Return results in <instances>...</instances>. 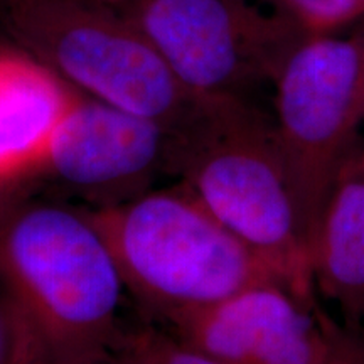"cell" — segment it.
I'll return each instance as SVG.
<instances>
[{
  "mask_svg": "<svg viewBox=\"0 0 364 364\" xmlns=\"http://www.w3.org/2000/svg\"><path fill=\"white\" fill-rule=\"evenodd\" d=\"M0 289L17 364H91L129 346V294L88 209L54 196L0 204Z\"/></svg>",
  "mask_w": 364,
  "mask_h": 364,
  "instance_id": "1",
  "label": "cell"
},
{
  "mask_svg": "<svg viewBox=\"0 0 364 364\" xmlns=\"http://www.w3.org/2000/svg\"><path fill=\"white\" fill-rule=\"evenodd\" d=\"M304 302H316L311 250L273 120L247 97H211L182 130L176 177Z\"/></svg>",
  "mask_w": 364,
  "mask_h": 364,
  "instance_id": "2",
  "label": "cell"
},
{
  "mask_svg": "<svg viewBox=\"0 0 364 364\" xmlns=\"http://www.w3.org/2000/svg\"><path fill=\"white\" fill-rule=\"evenodd\" d=\"M90 215L110 245L130 297L167 326L250 287L284 285L179 182Z\"/></svg>",
  "mask_w": 364,
  "mask_h": 364,
  "instance_id": "3",
  "label": "cell"
},
{
  "mask_svg": "<svg viewBox=\"0 0 364 364\" xmlns=\"http://www.w3.org/2000/svg\"><path fill=\"white\" fill-rule=\"evenodd\" d=\"M24 51L68 85L122 110L186 130L209 97L191 93L139 26L105 0H2Z\"/></svg>",
  "mask_w": 364,
  "mask_h": 364,
  "instance_id": "4",
  "label": "cell"
},
{
  "mask_svg": "<svg viewBox=\"0 0 364 364\" xmlns=\"http://www.w3.org/2000/svg\"><path fill=\"white\" fill-rule=\"evenodd\" d=\"M363 39L309 36L277 73V142L309 250L331 191L356 152Z\"/></svg>",
  "mask_w": 364,
  "mask_h": 364,
  "instance_id": "5",
  "label": "cell"
},
{
  "mask_svg": "<svg viewBox=\"0 0 364 364\" xmlns=\"http://www.w3.org/2000/svg\"><path fill=\"white\" fill-rule=\"evenodd\" d=\"M176 78L198 97H245L275 80L309 36L250 0H127L118 4Z\"/></svg>",
  "mask_w": 364,
  "mask_h": 364,
  "instance_id": "6",
  "label": "cell"
},
{
  "mask_svg": "<svg viewBox=\"0 0 364 364\" xmlns=\"http://www.w3.org/2000/svg\"><path fill=\"white\" fill-rule=\"evenodd\" d=\"M181 140V130L80 93L31 181L90 211L120 206L176 177Z\"/></svg>",
  "mask_w": 364,
  "mask_h": 364,
  "instance_id": "7",
  "label": "cell"
},
{
  "mask_svg": "<svg viewBox=\"0 0 364 364\" xmlns=\"http://www.w3.org/2000/svg\"><path fill=\"white\" fill-rule=\"evenodd\" d=\"M171 336L221 364H341L351 329L270 282L177 318Z\"/></svg>",
  "mask_w": 364,
  "mask_h": 364,
  "instance_id": "8",
  "label": "cell"
},
{
  "mask_svg": "<svg viewBox=\"0 0 364 364\" xmlns=\"http://www.w3.org/2000/svg\"><path fill=\"white\" fill-rule=\"evenodd\" d=\"M80 91L24 49H0V191L38 174Z\"/></svg>",
  "mask_w": 364,
  "mask_h": 364,
  "instance_id": "9",
  "label": "cell"
},
{
  "mask_svg": "<svg viewBox=\"0 0 364 364\" xmlns=\"http://www.w3.org/2000/svg\"><path fill=\"white\" fill-rule=\"evenodd\" d=\"M311 265L314 285L338 304L344 327L364 332V172L356 152L318 218Z\"/></svg>",
  "mask_w": 364,
  "mask_h": 364,
  "instance_id": "10",
  "label": "cell"
},
{
  "mask_svg": "<svg viewBox=\"0 0 364 364\" xmlns=\"http://www.w3.org/2000/svg\"><path fill=\"white\" fill-rule=\"evenodd\" d=\"M280 11L307 36H331L364 14V0H279Z\"/></svg>",
  "mask_w": 364,
  "mask_h": 364,
  "instance_id": "11",
  "label": "cell"
},
{
  "mask_svg": "<svg viewBox=\"0 0 364 364\" xmlns=\"http://www.w3.org/2000/svg\"><path fill=\"white\" fill-rule=\"evenodd\" d=\"M144 348L149 364H221L156 331H145Z\"/></svg>",
  "mask_w": 364,
  "mask_h": 364,
  "instance_id": "12",
  "label": "cell"
},
{
  "mask_svg": "<svg viewBox=\"0 0 364 364\" xmlns=\"http://www.w3.org/2000/svg\"><path fill=\"white\" fill-rule=\"evenodd\" d=\"M0 364H17L16 327L2 289H0Z\"/></svg>",
  "mask_w": 364,
  "mask_h": 364,
  "instance_id": "13",
  "label": "cell"
},
{
  "mask_svg": "<svg viewBox=\"0 0 364 364\" xmlns=\"http://www.w3.org/2000/svg\"><path fill=\"white\" fill-rule=\"evenodd\" d=\"M144 334L145 331H140L134 341L129 346H125L124 349L91 364H149L144 348Z\"/></svg>",
  "mask_w": 364,
  "mask_h": 364,
  "instance_id": "14",
  "label": "cell"
},
{
  "mask_svg": "<svg viewBox=\"0 0 364 364\" xmlns=\"http://www.w3.org/2000/svg\"><path fill=\"white\" fill-rule=\"evenodd\" d=\"M341 364H364V332H351Z\"/></svg>",
  "mask_w": 364,
  "mask_h": 364,
  "instance_id": "15",
  "label": "cell"
},
{
  "mask_svg": "<svg viewBox=\"0 0 364 364\" xmlns=\"http://www.w3.org/2000/svg\"><path fill=\"white\" fill-rule=\"evenodd\" d=\"M358 117L364 122V39H363V68H361V85H359V98H358Z\"/></svg>",
  "mask_w": 364,
  "mask_h": 364,
  "instance_id": "16",
  "label": "cell"
},
{
  "mask_svg": "<svg viewBox=\"0 0 364 364\" xmlns=\"http://www.w3.org/2000/svg\"><path fill=\"white\" fill-rule=\"evenodd\" d=\"M356 159H358L359 167H361L363 172H364V142L359 144V147L356 150Z\"/></svg>",
  "mask_w": 364,
  "mask_h": 364,
  "instance_id": "17",
  "label": "cell"
},
{
  "mask_svg": "<svg viewBox=\"0 0 364 364\" xmlns=\"http://www.w3.org/2000/svg\"><path fill=\"white\" fill-rule=\"evenodd\" d=\"M105 2H110V4H115V6H118V4L127 2V0H105Z\"/></svg>",
  "mask_w": 364,
  "mask_h": 364,
  "instance_id": "18",
  "label": "cell"
}]
</instances>
